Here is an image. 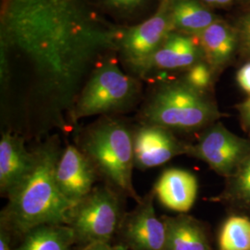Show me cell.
<instances>
[{
    "mask_svg": "<svg viewBox=\"0 0 250 250\" xmlns=\"http://www.w3.org/2000/svg\"><path fill=\"white\" fill-rule=\"evenodd\" d=\"M11 232L0 225V250H14L11 249Z\"/></svg>",
    "mask_w": 250,
    "mask_h": 250,
    "instance_id": "26",
    "label": "cell"
},
{
    "mask_svg": "<svg viewBox=\"0 0 250 250\" xmlns=\"http://www.w3.org/2000/svg\"><path fill=\"white\" fill-rule=\"evenodd\" d=\"M74 245L75 236L70 226L45 224L26 232L14 250H72Z\"/></svg>",
    "mask_w": 250,
    "mask_h": 250,
    "instance_id": "15",
    "label": "cell"
},
{
    "mask_svg": "<svg viewBox=\"0 0 250 250\" xmlns=\"http://www.w3.org/2000/svg\"><path fill=\"white\" fill-rule=\"evenodd\" d=\"M232 191L238 200L250 206V153L232 174Z\"/></svg>",
    "mask_w": 250,
    "mask_h": 250,
    "instance_id": "19",
    "label": "cell"
},
{
    "mask_svg": "<svg viewBox=\"0 0 250 250\" xmlns=\"http://www.w3.org/2000/svg\"><path fill=\"white\" fill-rule=\"evenodd\" d=\"M97 176V170L79 147L68 145L62 150L56 167V182L72 207L92 192Z\"/></svg>",
    "mask_w": 250,
    "mask_h": 250,
    "instance_id": "10",
    "label": "cell"
},
{
    "mask_svg": "<svg viewBox=\"0 0 250 250\" xmlns=\"http://www.w3.org/2000/svg\"><path fill=\"white\" fill-rule=\"evenodd\" d=\"M198 49L195 42L187 36L170 35L154 53L143 75L153 69L179 70L190 68L198 62Z\"/></svg>",
    "mask_w": 250,
    "mask_h": 250,
    "instance_id": "13",
    "label": "cell"
},
{
    "mask_svg": "<svg viewBox=\"0 0 250 250\" xmlns=\"http://www.w3.org/2000/svg\"><path fill=\"white\" fill-rule=\"evenodd\" d=\"M249 51H250V49H249Z\"/></svg>",
    "mask_w": 250,
    "mask_h": 250,
    "instance_id": "29",
    "label": "cell"
},
{
    "mask_svg": "<svg viewBox=\"0 0 250 250\" xmlns=\"http://www.w3.org/2000/svg\"><path fill=\"white\" fill-rule=\"evenodd\" d=\"M197 191L198 184L193 173L182 169H169L160 176L153 193L167 208L185 213L194 205Z\"/></svg>",
    "mask_w": 250,
    "mask_h": 250,
    "instance_id": "12",
    "label": "cell"
},
{
    "mask_svg": "<svg viewBox=\"0 0 250 250\" xmlns=\"http://www.w3.org/2000/svg\"><path fill=\"white\" fill-rule=\"evenodd\" d=\"M171 29L170 7L165 4L154 16L123 31L119 46L125 62L135 73L143 75L149 60L170 36Z\"/></svg>",
    "mask_w": 250,
    "mask_h": 250,
    "instance_id": "7",
    "label": "cell"
},
{
    "mask_svg": "<svg viewBox=\"0 0 250 250\" xmlns=\"http://www.w3.org/2000/svg\"><path fill=\"white\" fill-rule=\"evenodd\" d=\"M80 250H129L125 245H110L109 242L104 243H96L81 248Z\"/></svg>",
    "mask_w": 250,
    "mask_h": 250,
    "instance_id": "25",
    "label": "cell"
},
{
    "mask_svg": "<svg viewBox=\"0 0 250 250\" xmlns=\"http://www.w3.org/2000/svg\"><path fill=\"white\" fill-rule=\"evenodd\" d=\"M124 220L122 203L110 187L95 188L88 196L73 206L67 225L72 228L81 248L111 240Z\"/></svg>",
    "mask_w": 250,
    "mask_h": 250,
    "instance_id": "5",
    "label": "cell"
},
{
    "mask_svg": "<svg viewBox=\"0 0 250 250\" xmlns=\"http://www.w3.org/2000/svg\"><path fill=\"white\" fill-rule=\"evenodd\" d=\"M202 1L208 4H217V0H202Z\"/></svg>",
    "mask_w": 250,
    "mask_h": 250,
    "instance_id": "28",
    "label": "cell"
},
{
    "mask_svg": "<svg viewBox=\"0 0 250 250\" xmlns=\"http://www.w3.org/2000/svg\"><path fill=\"white\" fill-rule=\"evenodd\" d=\"M232 0H217V4L218 5H226L228 3H230Z\"/></svg>",
    "mask_w": 250,
    "mask_h": 250,
    "instance_id": "27",
    "label": "cell"
},
{
    "mask_svg": "<svg viewBox=\"0 0 250 250\" xmlns=\"http://www.w3.org/2000/svg\"><path fill=\"white\" fill-rule=\"evenodd\" d=\"M197 36L206 59L211 66L220 67L230 60L236 45V36L231 28L215 21Z\"/></svg>",
    "mask_w": 250,
    "mask_h": 250,
    "instance_id": "16",
    "label": "cell"
},
{
    "mask_svg": "<svg viewBox=\"0 0 250 250\" xmlns=\"http://www.w3.org/2000/svg\"><path fill=\"white\" fill-rule=\"evenodd\" d=\"M137 80L123 72L116 63H101L93 71L73 104L72 120L107 115L132 107L139 96Z\"/></svg>",
    "mask_w": 250,
    "mask_h": 250,
    "instance_id": "4",
    "label": "cell"
},
{
    "mask_svg": "<svg viewBox=\"0 0 250 250\" xmlns=\"http://www.w3.org/2000/svg\"><path fill=\"white\" fill-rule=\"evenodd\" d=\"M236 81L242 90L250 95V62L242 66L236 73Z\"/></svg>",
    "mask_w": 250,
    "mask_h": 250,
    "instance_id": "23",
    "label": "cell"
},
{
    "mask_svg": "<svg viewBox=\"0 0 250 250\" xmlns=\"http://www.w3.org/2000/svg\"><path fill=\"white\" fill-rule=\"evenodd\" d=\"M218 117L219 111L204 92L184 80L161 85L141 111L142 124L158 125L172 132L197 131L208 127Z\"/></svg>",
    "mask_w": 250,
    "mask_h": 250,
    "instance_id": "3",
    "label": "cell"
},
{
    "mask_svg": "<svg viewBox=\"0 0 250 250\" xmlns=\"http://www.w3.org/2000/svg\"><path fill=\"white\" fill-rule=\"evenodd\" d=\"M166 228L165 250H210L205 230L188 216L162 218Z\"/></svg>",
    "mask_w": 250,
    "mask_h": 250,
    "instance_id": "14",
    "label": "cell"
},
{
    "mask_svg": "<svg viewBox=\"0 0 250 250\" xmlns=\"http://www.w3.org/2000/svg\"><path fill=\"white\" fill-rule=\"evenodd\" d=\"M184 81L193 88L204 92L211 83L210 69L205 63L198 62L188 69Z\"/></svg>",
    "mask_w": 250,
    "mask_h": 250,
    "instance_id": "20",
    "label": "cell"
},
{
    "mask_svg": "<svg viewBox=\"0 0 250 250\" xmlns=\"http://www.w3.org/2000/svg\"><path fill=\"white\" fill-rule=\"evenodd\" d=\"M188 145L173 132L158 125L142 124L134 131V167L140 170L159 167L172 158L187 154Z\"/></svg>",
    "mask_w": 250,
    "mask_h": 250,
    "instance_id": "9",
    "label": "cell"
},
{
    "mask_svg": "<svg viewBox=\"0 0 250 250\" xmlns=\"http://www.w3.org/2000/svg\"><path fill=\"white\" fill-rule=\"evenodd\" d=\"M34 151L29 152L24 140L16 134L3 133L0 139V192L8 197L30 171Z\"/></svg>",
    "mask_w": 250,
    "mask_h": 250,
    "instance_id": "11",
    "label": "cell"
},
{
    "mask_svg": "<svg viewBox=\"0 0 250 250\" xmlns=\"http://www.w3.org/2000/svg\"><path fill=\"white\" fill-rule=\"evenodd\" d=\"M173 28L198 35L215 22L214 15L196 0H175L170 7Z\"/></svg>",
    "mask_w": 250,
    "mask_h": 250,
    "instance_id": "17",
    "label": "cell"
},
{
    "mask_svg": "<svg viewBox=\"0 0 250 250\" xmlns=\"http://www.w3.org/2000/svg\"><path fill=\"white\" fill-rule=\"evenodd\" d=\"M236 109L239 113L243 128L250 132V97L239 103L236 106Z\"/></svg>",
    "mask_w": 250,
    "mask_h": 250,
    "instance_id": "22",
    "label": "cell"
},
{
    "mask_svg": "<svg viewBox=\"0 0 250 250\" xmlns=\"http://www.w3.org/2000/svg\"><path fill=\"white\" fill-rule=\"evenodd\" d=\"M154 193L137 202L132 212L124 217L120 226L123 245L130 250H165L166 228L153 205Z\"/></svg>",
    "mask_w": 250,
    "mask_h": 250,
    "instance_id": "8",
    "label": "cell"
},
{
    "mask_svg": "<svg viewBox=\"0 0 250 250\" xmlns=\"http://www.w3.org/2000/svg\"><path fill=\"white\" fill-rule=\"evenodd\" d=\"M80 141L79 148L98 174L119 192L137 202L142 199L133 184L134 131L122 121L106 118L87 128Z\"/></svg>",
    "mask_w": 250,
    "mask_h": 250,
    "instance_id": "2",
    "label": "cell"
},
{
    "mask_svg": "<svg viewBox=\"0 0 250 250\" xmlns=\"http://www.w3.org/2000/svg\"><path fill=\"white\" fill-rule=\"evenodd\" d=\"M250 153V140L237 136L220 123L209 125L197 144L188 145L187 148V155L204 161L224 176H232Z\"/></svg>",
    "mask_w": 250,
    "mask_h": 250,
    "instance_id": "6",
    "label": "cell"
},
{
    "mask_svg": "<svg viewBox=\"0 0 250 250\" xmlns=\"http://www.w3.org/2000/svg\"><path fill=\"white\" fill-rule=\"evenodd\" d=\"M62 150L57 137L34 151V164L26 176L8 196L1 212L0 225L23 236L45 224H66L72 206L65 199L56 182V167Z\"/></svg>",
    "mask_w": 250,
    "mask_h": 250,
    "instance_id": "1",
    "label": "cell"
},
{
    "mask_svg": "<svg viewBox=\"0 0 250 250\" xmlns=\"http://www.w3.org/2000/svg\"><path fill=\"white\" fill-rule=\"evenodd\" d=\"M102 2L113 10L129 14L141 8L146 0H102Z\"/></svg>",
    "mask_w": 250,
    "mask_h": 250,
    "instance_id": "21",
    "label": "cell"
},
{
    "mask_svg": "<svg viewBox=\"0 0 250 250\" xmlns=\"http://www.w3.org/2000/svg\"><path fill=\"white\" fill-rule=\"evenodd\" d=\"M239 31L243 44L249 50L250 49V13L242 18L239 22Z\"/></svg>",
    "mask_w": 250,
    "mask_h": 250,
    "instance_id": "24",
    "label": "cell"
},
{
    "mask_svg": "<svg viewBox=\"0 0 250 250\" xmlns=\"http://www.w3.org/2000/svg\"><path fill=\"white\" fill-rule=\"evenodd\" d=\"M220 250H250V220L233 216L225 221L219 238Z\"/></svg>",
    "mask_w": 250,
    "mask_h": 250,
    "instance_id": "18",
    "label": "cell"
}]
</instances>
